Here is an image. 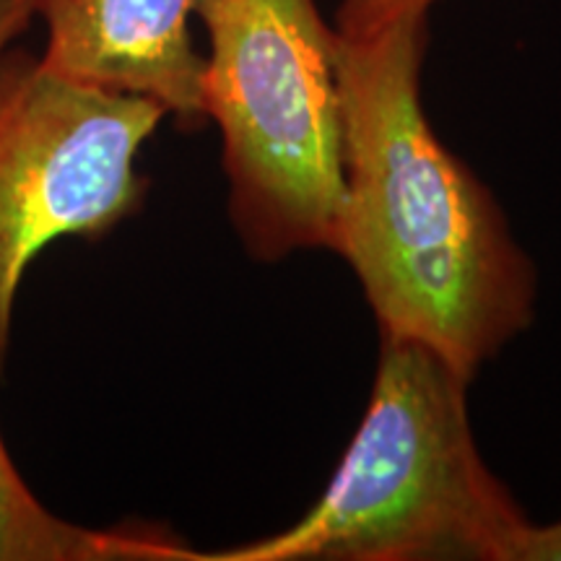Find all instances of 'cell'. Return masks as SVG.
Instances as JSON below:
<instances>
[{
  "label": "cell",
  "instance_id": "obj_1",
  "mask_svg": "<svg viewBox=\"0 0 561 561\" xmlns=\"http://www.w3.org/2000/svg\"><path fill=\"white\" fill-rule=\"evenodd\" d=\"M426 16L375 37L335 32L343 201L333 252L382 339L416 341L466 377L525 333L538 276L507 216L421 104Z\"/></svg>",
  "mask_w": 561,
  "mask_h": 561
},
{
  "label": "cell",
  "instance_id": "obj_2",
  "mask_svg": "<svg viewBox=\"0 0 561 561\" xmlns=\"http://www.w3.org/2000/svg\"><path fill=\"white\" fill-rule=\"evenodd\" d=\"M380 341L367 413L320 500L203 561H517L530 520L476 445L471 377L416 341Z\"/></svg>",
  "mask_w": 561,
  "mask_h": 561
},
{
  "label": "cell",
  "instance_id": "obj_3",
  "mask_svg": "<svg viewBox=\"0 0 561 561\" xmlns=\"http://www.w3.org/2000/svg\"><path fill=\"white\" fill-rule=\"evenodd\" d=\"M203 107L221 133L229 219L250 257L333 250L343 201L335 30L314 0H195Z\"/></svg>",
  "mask_w": 561,
  "mask_h": 561
},
{
  "label": "cell",
  "instance_id": "obj_4",
  "mask_svg": "<svg viewBox=\"0 0 561 561\" xmlns=\"http://www.w3.org/2000/svg\"><path fill=\"white\" fill-rule=\"evenodd\" d=\"M164 117L146 96L73 81L16 45L0 55V369L30 265L138 214L149 182L136 161Z\"/></svg>",
  "mask_w": 561,
  "mask_h": 561
},
{
  "label": "cell",
  "instance_id": "obj_5",
  "mask_svg": "<svg viewBox=\"0 0 561 561\" xmlns=\"http://www.w3.org/2000/svg\"><path fill=\"white\" fill-rule=\"evenodd\" d=\"M195 0H37L42 60L68 79L146 96L182 128L206 123Z\"/></svg>",
  "mask_w": 561,
  "mask_h": 561
},
{
  "label": "cell",
  "instance_id": "obj_6",
  "mask_svg": "<svg viewBox=\"0 0 561 561\" xmlns=\"http://www.w3.org/2000/svg\"><path fill=\"white\" fill-rule=\"evenodd\" d=\"M0 561H203L170 530L87 528L34 494L0 434Z\"/></svg>",
  "mask_w": 561,
  "mask_h": 561
},
{
  "label": "cell",
  "instance_id": "obj_7",
  "mask_svg": "<svg viewBox=\"0 0 561 561\" xmlns=\"http://www.w3.org/2000/svg\"><path fill=\"white\" fill-rule=\"evenodd\" d=\"M437 0H341L335 32L348 39L375 37L405 19L430 13Z\"/></svg>",
  "mask_w": 561,
  "mask_h": 561
},
{
  "label": "cell",
  "instance_id": "obj_8",
  "mask_svg": "<svg viewBox=\"0 0 561 561\" xmlns=\"http://www.w3.org/2000/svg\"><path fill=\"white\" fill-rule=\"evenodd\" d=\"M517 561H561V520L551 525L530 523Z\"/></svg>",
  "mask_w": 561,
  "mask_h": 561
},
{
  "label": "cell",
  "instance_id": "obj_9",
  "mask_svg": "<svg viewBox=\"0 0 561 561\" xmlns=\"http://www.w3.org/2000/svg\"><path fill=\"white\" fill-rule=\"evenodd\" d=\"M37 19V0H0V55L16 45Z\"/></svg>",
  "mask_w": 561,
  "mask_h": 561
}]
</instances>
